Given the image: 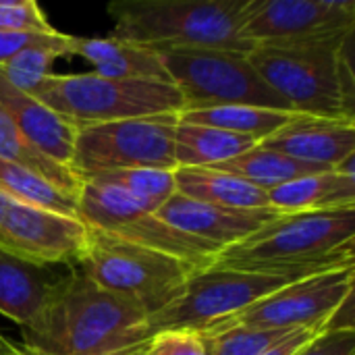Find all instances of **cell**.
<instances>
[{
	"label": "cell",
	"instance_id": "6da1fadb",
	"mask_svg": "<svg viewBox=\"0 0 355 355\" xmlns=\"http://www.w3.org/2000/svg\"><path fill=\"white\" fill-rule=\"evenodd\" d=\"M23 331L27 355H144L148 314L71 266L44 310Z\"/></svg>",
	"mask_w": 355,
	"mask_h": 355
},
{
	"label": "cell",
	"instance_id": "7a4b0ae2",
	"mask_svg": "<svg viewBox=\"0 0 355 355\" xmlns=\"http://www.w3.org/2000/svg\"><path fill=\"white\" fill-rule=\"evenodd\" d=\"M214 266L302 281L355 266V208L281 212L250 239L223 250Z\"/></svg>",
	"mask_w": 355,
	"mask_h": 355
},
{
	"label": "cell",
	"instance_id": "3957f363",
	"mask_svg": "<svg viewBox=\"0 0 355 355\" xmlns=\"http://www.w3.org/2000/svg\"><path fill=\"white\" fill-rule=\"evenodd\" d=\"M354 31L293 44H260L248 52L252 67L293 112L354 119Z\"/></svg>",
	"mask_w": 355,
	"mask_h": 355
},
{
	"label": "cell",
	"instance_id": "277c9868",
	"mask_svg": "<svg viewBox=\"0 0 355 355\" xmlns=\"http://www.w3.org/2000/svg\"><path fill=\"white\" fill-rule=\"evenodd\" d=\"M250 0H116L108 4L114 40L154 52L212 48L250 52L239 29Z\"/></svg>",
	"mask_w": 355,
	"mask_h": 355
},
{
	"label": "cell",
	"instance_id": "5b68a950",
	"mask_svg": "<svg viewBox=\"0 0 355 355\" xmlns=\"http://www.w3.org/2000/svg\"><path fill=\"white\" fill-rule=\"evenodd\" d=\"M29 96L77 127L183 112V98L173 83L108 79L96 73H50Z\"/></svg>",
	"mask_w": 355,
	"mask_h": 355
},
{
	"label": "cell",
	"instance_id": "8992f818",
	"mask_svg": "<svg viewBox=\"0 0 355 355\" xmlns=\"http://www.w3.org/2000/svg\"><path fill=\"white\" fill-rule=\"evenodd\" d=\"M75 268L100 289L141 308L148 318L164 308L191 275L200 272L173 256L94 229H89L87 250Z\"/></svg>",
	"mask_w": 355,
	"mask_h": 355
},
{
	"label": "cell",
	"instance_id": "52a82bcc",
	"mask_svg": "<svg viewBox=\"0 0 355 355\" xmlns=\"http://www.w3.org/2000/svg\"><path fill=\"white\" fill-rule=\"evenodd\" d=\"M183 110L218 106H258L293 112L252 67L248 52L212 48H173L158 52Z\"/></svg>",
	"mask_w": 355,
	"mask_h": 355
},
{
	"label": "cell",
	"instance_id": "ba28073f",
	"mask_svg": "<svg viewBox=\"0 0 355 355\" xmlns=\"http://www.w3.org/2000/svg\"><path fill=\"white\" fill-rule=\"evenodd\" d=\"M77 216L94 231L173 256L196 270L210 268L218 256V250L166 225L156 212L141 208L123 189L106 181H83L77 198Z\"/></svg>",
	"mask_w": 355,
	"mask_h": 355
},
{
	"label": "cell",
	"instance_id": "9c48e42d",
	"mask_svg": "<svg viewBox=\"0 0 355 355\" xmlns=\"http://www.w3.org/2000/svg\"><path fill=\"white\" fill-rule=\"evenodd\" d=\"M175 114H162L79 127L71 171L81 181L127 168L175 171Z\"/></svg>",
	"mask_w": 355,
	"mask_h": 355
},
{
	"label": "cell",
	"instance_id": "30bf717a",
	"mask_svg": "<svg viewBox=\"0 0 355 355\" xmlns=\"http://www.w3.org/2000/svg\"><path fill=\"white\" fill-rule=\"evenodd\" d=\"M295 283L289 277L210 266L189 277L183 289L148 318L150 333L168 329L202 331L231 318L262 297Z\"/></svg>",
	"mask_w": 355,
	"mask_h": 355
},
{
	"label": "cell",
	"instance_id": "8fae6325",
	"mask_svg": "<svg viewBox=\"0 0 355 355\" xmlns=\"http://www.w3.org/2000/svg\"><path fill=\"white\" fill-rule=\"evenodd\" d=\"M355 266L314 275L262 297L239 314L214 322L198 333L223 331L231 327H252L268 331H300L327 327L335 310L354 295Z\"/></svg>",
	"mask_w": 355,
	"mask_h": 355
},
{
	"label": "cell",
	"instance_id": "7c38bea8",
	"mask_svg": "<svg viewBox=\"0 0 355 355\" xmlns=\"http://www.w3.org/2000/svg\"><path fill=\"white\" fill-rule=\"evenodd\" d=\"M89 229L75 216L19 202L0 191V250L42 266H77Z\"/></svg>",
	"mask_w": 355,
	"mask_h": 355
},
{
	"label": "cell",
	"instance_id": "4fadbf2b",
	"mask_svg": "<svg viewBox=\"0 0 355 355\" xmlns=\"http://www.w3.org/2000/svg\"><path fill=\"white\" fill-rule=\"evenodd\" d=\"M355 31L354 0H250L239 35L252 48Z\"/></svg>",
	"mask_w": 355,
	"mask_h": 355
},
{
	"label": "cell",
	"instance_id": "5bb4252c",
	"mask_svg": "<svg viewBox=\"0 0 355 355\" xmlns=\"http://www.w3.org/2000/svg\"><path fill=\"white\" fill-rule=\"evenodd\" d=\"M156 214L166 225L212 245L220 254L223 250H229L250 239L281 212L275 208L245 210V208L214 206V204L185 198L175 191Z\"/></svg>",
	"mask_w": 355,
	"mask_h": 355
},
{
	"label": "cell",
	"instance_id": "9a60e30c",
	"mask_svg": "<svg viewBox=\"0 0 355 355\" xmlns=\"http://www.w3.org/2000/svg\"><path fill=\"white\" fill-rule=\"evenodd\" d=\"M260 146L302 162L355 175V119L295 114Z\"/></svg>",
	"mask_w": 355,
	"mask_h": 355
},
{
	"label": "cell",
	"instance_id": "2e32d148",
	"mask_svg": "<svg viewBox=\"0 0 355 355\" xmlns=\"http://www.w3.org/2000/svg\"><path fill=\"white\" fill-rule=\"evenodd\" d=\"M0 104L8 110L21 135L50 160L71 168L79 127L33 96L12 87L0 73Z\"/></svg>",
	"mask_w": 355,
	"mask_h": 355
},
{
	"label": "cell",
	"instance_id": "e0dca14e",
	"mask_svg": "<svg viewBox=\"0 0 355 355\" xmlns=\"http://www.w3.org/2000/svg\"><path fill=\"white\" fill-rule=\"evenodd\" d=\"M64 275L56 266L25 262L0 250V314L25 329L44 310Z\"/></svg>",
	"mask_w": 355,
	"mask_h": 355
},
{
	"label": "cell",
	"instance_id": "ac0fdd59",
	"mask_svg": "<svg viewBox=\"0 0 355 355\" xmlns=\"http://www.w3.org/2000/svg\"><path fill=\"white\" fill-rule=\"evenodd\" d=\"M94 64V73L125 81L171 83L158 52L114 37H73V52Z\"/></svg>",
	"mask_w": 355,
	"mask_h": 355
},
{
	"label": "cell",
	"instance_id": "d6986e66",
	"mask_svg": "<svg viewBox=\"0 0 355 355\" xmlns=\"http://www.w3.org/2000/svg\"><path fill=\"white\" fill-rule=\"evenodd\" d=\"M270 208L279 212L354 210L355 175L322 171L283 183L268 191Z\"/></svg>",
	"mask_w": 355,
	"mask_h": 355
},
{
	"label": "cell",
	"instance_id": "ffe728a7",
	"mask_svg": "<svg viewBox=\"0 0 355 355\" xmlns=\"http://www.w3.org/2000/svg\"><path fill=\"white\" fill-rule=\"evenodd\" d=\"M177 193L227 208H270L268 191L218 168H175Z\"/></svg>",
	"mask_w": 355,
	"mask_h": 355
},
{
	"label": "cell",
	"instance_id": "44dd1931",
	"mask_svg": "<svg viewBox=\"0 0 355 355\" xmlns=\"http://www.w3.org/2000/svg\"><path fill=\"white\" fill-rule=\"evenodd\" d=\"M175 164L177 168H206L227 162L250 148L258 146L256 139L245 135H235L229 131L189 125L177 121L175 133Z\"/></svg>",
	"mask_w": 355,
	"mask_h": 355
},
{
	"label": "cell",
	"instance_id": "7402d4cb",
	"mask_svg": "<svg viewBox=\"0 0 355 355\" xmlns=\"http://www.w3.org/2000/svg\"><path fill=\"white\" fill-rule=\"evenodd\" d=\"M206 168H218L225 173H231L235 177H241L243 181L270 191L283 183H289L293 179L306 177V175H314V173H322V171H333L327 166H318V164H310V162H302L295 160L287 154H281L277 150L264 148V146H254L248 152L220 162L216 166H206Z\"/></svg>",
	"mask_w": 355,
	"mask_h": 355
},
{
	"label": "cell",
	"instance_id": "603a6c76",
	"mask_svg": "<svg viewBox=\"0 0 355 355\" xmlns=\"http://www.w3.org/2000/svg\"><path fill=\"white\" fill-rule=\"evenodd\" d=\"M295 114L297 112L258 108V106H218V108H204V110H183L177 114V121L212 127L235 135H245L262 144L279 129H283Z\"/></svg>",
	"mask_w": 355,
	"mask_h": 355
},
{
	"label": "cell",
	"instance_id": "cb8c5ba5",
	"mask_svg": "<svg viewBox=\"0 0 355 355\" xmlns=\"http://www.w3.org/2000/svg\"><path fill=\"white\" fill-rule=\"evenodd\" d=\"M0 191L19 202L79 218L75 196L58 189L40 173L4 158H0Z\"/></svg>",
	"mask_w": 355,
	"mask_h": 355
},
{
	"label": "cell",
	"instance_id": "d4e9b609",
	"mask_svg": "<svg viewBox=\"0 0 355 355\" xmlns=\"http://www.w3.org/2000/svg\"><path fill=\"white\" fill-rule=\"evenodd\" d=\"M0 158L31 168L42 177H46L50 183H54L58 189L79 198L83 181L71 168L50 160L42 152H37L31 144H27V139L21 135V131L17 129L15 121L10 119L8 110L2 104H0Z\"/></svg>",
	"mask_w": 355,
	"mask_h": 355
},
{
	"label": "cell",
	"instance_id": "484cf974",
	"mask_svg": "<svg viewBox=\"0 0 355 355\" xmlns=\"http://www.w3.org/2000/svg\"><path fill=\"white\" fill-rule=\"evenodd\" d=\"M94 179L116 185L129 198H133L141 208L150 212H158L164 206V202L177 191L175 171H162V168H127V171L106 173Z\"/></svg>",
	"mask_w": 355,
	"mask_h": 355
},
{
	"label": "cell",
	"instance_id": "4316f807",
	"mask_svg": "<svg viewBox=\"0 0 355 355\" xmlns=\"http://www.w3.org/2000/svg\"><path fill=\"white\" fill-rule=\"evenodd\" d=\"M295 333L297 331L231 327L223 331H206L200 335L204 339V347L208 355H262Z\"/></svg>",
	"mask_w": 355,
	"mask_h": 355
},
{
	"label": "cell",
	"instance_id": "83f0119b",
	"mask_svg": "<svg viewBox=\"0 0 355 355\" xmlns=\"http://www.w3.org/2000/svg\"><path fill=\"white\" fill-rule=\"evenodd\" d=\"M62 54L58 50H50V48H27L21 50L19 54H15L10 60H6L0 67V73L6 77V81L25 92L31 94L48 75H50V67L56 58H60Z\"/></svg>",
	"mask_w": 355,
	"mask_h": 355
},
{
	"label": "cell",
	"instance_id": "f1b7e54d",
	"mask_svg": "<svg viewBox=\"0 0 355 355\" xmlns=\"http://www.w3.org/2000/svg\"><path fill=\"white\" fill-rule=\"evenodd\" d=\"M73 37L75 35L60 33V31H52V33L0 31V67L27 48H50V50H58L62 56H69L73 52Z\"/></svg>",
	"mask_w": 355,
	"mask_h": 355
},
{
	"label": "cell",
	"instance_id": "f546056e",
	"mask_svg": "<svg viewBox=\"0 0 355 355\" xmlns=\"http://www.w3.org/2000/svg\"><path fill=\"white\" fill-rule=\"evenodd\" d=\"M0 31H40L52 33L56 31L44 10L33 0H0Z\"/></svg>",
	"mask_w": 355,
	"mask_h": 355
},
{
	"label": "cell",
	"instance_id": "4dcf8cb0",
	"mask_svg": "<svg viewBox=\"0 0 355 355\" xmlns=\"http://www.w3.org/2000/svg\"><path fill=\"white\" fill-rule=\"evenodd\" d=\"M144 355H208L198 331L168 329L152 335Z\"/></svg>",
	"mask_w": 355,
	"mask_h": 355
},
{
	"label": "cell",
	"instance_id": "1f68e13d",
	"mask_svg": "<svg viewBox=\"0 0 355 355\" xmlns=\"http://www.w3.org/2000/svg\"><path fill=\"white\" fill-rule=\"evenodd\" d=\"M293 355H355V331H324Z\"/></svg>",
	"mask_w": 355,
	"mask_h": 355
},
{
	"label": "cell",
	"instance_id": "d6a6232c",
	"mask_svg": "<svg viewBox=\"0 0 355 355\" xmlns=\"http://www.w3.org/2000/svg\"><path fill=\"white\" fill-rule=\"evenodd\" d=\"M327 327H316V329H302L295 335H291L289 339H285L283 343L275 345L272 349H268L266 354L262 355H293L295 352H300L304 345H308L312 339H316L320 333H324Z\"/></svg>",
	"mask_w": 355,
	"mask_h": 355
},
{
	"label": "cell",
	"instance_id": "836d02e7",
	"mask_svg": "<svg viewBox=\"0 0 355 355\" xmlns=\"http://www.w3.org/2000/svg\"><path fill=\"white\" fill-rule=\"evenodd\" d=\"M23 347L15 341H10L8 337L0 335V355H23Z\"/></svg>",
	"mask_w": 355,
	"mask_h": 355
},
{
	"label": "cell",
	"instance_id": "e575fe53",
	"mask_svg": "<svg viewBox=\"0 0 355 355\" xmlns=\"http://www.w3.org/2000/svg\"><path fill=\"white\" fill-rule=\"evenodd\" d=\"M23 355H27V354H23Z\"/></svg>",
	"mask_w": 355,
	"mask_h": 355
}]
</instances>
